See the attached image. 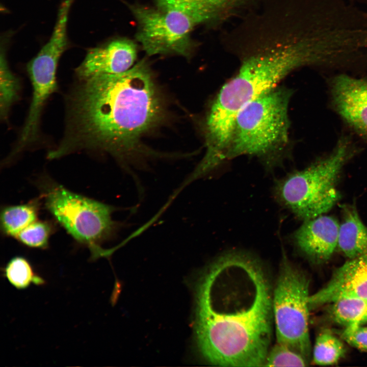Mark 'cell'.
Masks as SVG:
<instances>
[{"mask_svg":"<svg viewBox=\"0 0 367 367\" xmlns=\"http://www.w3.org/2000/svg\"><path fill=\"white\" fill-rule=\"evenodd\" d=\"M271 286L261 262L241 251L224 253L195 286L197 350L217 366H264L274 323Z\"/></svg>","mask_w":367,"mask_h":367,"instance_id":"1","label":"cell"},{"mask_svg":"<svg viewBox=\"0 0 367 367\" xmlns=\"http://www.w3.org/2000/svg\"><path fill=\"white\" fill-rule=\"evenodd\" d=\"M77 79L68 97L64 137L47 158L97 151L113 155L130 173L129 165L146 168L145 159L158 155L141 149L139 140L159 122L163 106L146 62L120 73Z\"/></svg>","mask_w":367,"mask_h":367,"instance_id":"2","label":"cell"},{"mask_svg":"<svg viewBox=\"0 0 367 367\" xmlns=\"http://www.w3.org/2000/svg\"><path fill=\"white\" fill-rule=\"evenodd\" d=\"M247 40L248 53L239 70L222 87L206 118V149L214 154L228 149L236 116L243 107L277 88L292 71L314 62L310 45L290 31L270 30Z\"/></svg>","mask_w":367,"mask_h":367,"instance_id":"3","label":"cell"},{"mask_svg":"<svg viewBox=\"0 0 367 367\" xmlns=\"http://www.w3.org/2000/svg\"><path fill=\"white\" fill-rule=\"evenodd\" d=\"M356 152L351 139L343 136L328 155L278 179L273 188L275 199L304 221L324 214L340 199L338 179Z\"/></svg>","mask_w":367,"mask_h":367,"instance_id":"4","label":"cell"},{"mask_svg":"<svg viewBox=\"0 0 367 367\" xmlns=\"http://www.w3.org/2000/svg\"><path fill=\"white\" fill-rule=\"evenodd\" d=\"M291 95L290 90L277 87L241 109L235 119L226 160L251 155L273 164L289 140Z\"/></svg>","mask_w":367,"mask_h":367,"instance_id":"5","label":"cell"},{"mask_svg":"<svg viewBox=\"0 0 367 367\" xmlns=\"http://www.w3.org/2000/svg\"><path fill=\"white\" fill-rule=\"evenodd\" d=\"M39 185L45 207L57 222L89 249L93 260L106 257L101 244L114 239L124 225L112 218L119 208L72 192L48 177Z\"/></svg>","mask_w":367,"mask_h":367,"instance_id":"6","label":"cell"},{"mask_svg":"<svg viewBox=\"0 0 367 367\" xmlns=\"http://www.w3.org/2000/svg\"><path fill=\"white\" fill-rule=\"evenodd\" d=\"M309 280L284 254L272 293L277 343L285 345L308 361L311 347L309 333Z\"/></svg>","mask_w":367,"mask_h":367,"instance_id":"7","label":"cell"},{"mask_svg":"<svg viewBox=\"0 0 367 367\" xmlns=\"http://www.w3.org/2000/svg\"><path fill=\"white\" fill-rule=\"evenodd\" d=\"M68 15L69 12L66 10L58 12L49 40L27 65L32 86V98L24 125L16 145L9 154L12 158L37 139L43 107L57 88L58 63L67 45Z\"/></svg>","mask_w":367,"mask_h":367,"instance_id":"8","label":"cell"},{"mask_svg":"<svg viewBox=\"0 0 367 367\" xmlns=\"http://www.w3.org/2000/svg\"><path fill=\"white\" fill-rule=\"evenodd\" d=\"M130 9L139 24L137 39L147 55L189 56L192 48L191 32L198 24L192 18L170 9L135 6Z\"/></svg>","mask_w":367,"mask_h":367,"instance_id":"9","label":"cell"},{"mask_svg":"<svg viewBox=\"0 0 367 367\" xmlns=\"http://www.w3.org/2000/svg\"><path fill=\"white\" fill-rule=\"evenodd\" d=\"M329 91L335 112L367 142V78L340 74L331 79Z\"/></svg>","mask_w":367,"mask_h":367,"instance_id":"10","label":"cell"},{"mask_svg":"<svg viewBox=\"0 0 367 367\" xmlns=\"http://www.w3.org/2000/svg\"><path fill=\"white\" fill-rule=\"evenodd\" d=\"M347 297L367 299V252L334 269L328 282L310 295L309 308L313 310Z\"/></svg>","mask_w":367,"mask_h":367,"instance_id":"11","label":"cell"},{"mask_svg":"<svg viewBox=\"0 0 367 367\" xmlns=\"http://www.w3.org/2000/svg\"><path fill=\"white\" fill-rule=\"evenodd\" d=\"M339 225L334 217L321 215L304 220L292 234V241L311 261L323 264L337 248Z\"/></svg>","mask_w":367,"mask_h":367,"instance_id":"12","label":"cell"},{"mask_svg":"<svg viewBox=\"0 0 367 367\" xmlns=\"http://www.w3.org/2000/svg\"><path fill=\"white\" fill-rule=\"evenodd\" d=\"M137 46L133 41L116 39L89 49L75 70L77 78L100 74H118L133 66Z\"/></svg>","mask_w":367,"mask_h":367,"instance_id":"13","label":"cell"},{"mask_svg":"<svg viewBox=\"0 0 367 367\" xmlns=\"http://www.w3.org/2000/svg\"><path fill=\"white\" fill-rule=\"evenodd\" d=\"M342 220L339 225L337 248L349 259L367 252V226L354 204L342 206Z\"/></svg>","mask_w":367,"mask_h":367,"instance_id":"14","label":"cell"},{"mask_svg":"<svg viewBox=\"0 0 367 367\" xmlns=\"http://www.w3.org/2000/svg\"><path fill=\"white\" fill-rule=\"evenodd\" d=\"M39 209V200L4 207L0 215L2 231L15 238L21 231L37 220Z\"/></svg>","mask_w":367,"mask_h":367,"instance_id":"15","label":"cell"},{"mask_svg":"<svg viewBox=\"0 0 367 367\" xmlns=\"http://www.w3.org/2000/svg\"><path fill=\"white\" fill-rule=\"evenodd\" d=\"M328 316L344 328L367 323V299L356 297L340 298L327 305Z\"/></svg>","mask_w":367,"mask_h":367,"instance_id":"16","label":"cell"},{"mask_svg":"<svg viewBox=\"0 0 367 367\" xmlns=\"http://www.w3.org/2000/svg\"><path fill=\"white\" fill-rule=\"evenodd\" d=\"M343 342L330 331L325 330L317 337L312 351L313 362L320 365L337 363L345 355Z\"/></svg>","mask_w":367,"mask_h":367,"instance_id":"17","label":"cell"},{"mask_svg":"<svg viewBox=\"0 0 367 367\" xmlns=\"http://www.w3.org/2000/svg\"><path fill=\"white\" fill-rule=\"evenodd\" d=\"M20 82L10 70L4 51L2 49L0 60V115L7 119L10 109L19 98Z\"/></svg>","mask_w":367,"mask_h":367,"instance_id":"18","label":"cell"},{"mask_svg":"<svg viewBox=\"0 0 367 367\" xmlns=\"http://www.w3.org/2000/svg\"><path fill=\"white\" fill-rule=\"evenodd\" d=\"M4 276L15 288L23 290L31 283L41 285L44 280L35 274L29 261L22 256L11 258L4 268Z\"/></svg>","mask_w":367,"mask_h":367,"instance_id":"19","label":"cell"},{"mask_svg":"<svg viewBox=\"0 0 367 367\" xmlns=\"http://www.w3.org/2000/svg\"><path fill=\"white\" fill-rule=\"evenodd\" d=\"M158 8L179 11L198 24L225 16L219 11L193 0H156Z\"/></svg>","mask_w":367,"mask_h":367,"instance_id":"20","label":"cell"},{"mask_svg":"<svg viewBox=\"0 0 367 367\" xmlns=\"http://www.w3.org/2000/svg\"><path fill=\"white\" fill-rule=\"evenodd\" d=\"M54 229L53 224L49 222L36 220L21 231L15 238L26 246L45 249L48 246Z\"/></svg>","mask_w":367,"mask_h":367,"instance_id":"21","label":"cell"},{"mask_svg":"<svg viewBox=\"0 0 367 367\" xmlns=\"http://www.w3.org/2000/svg\"><path fill=\"white\" fill-rule=\"evenodd\" d=\"M308 362L299 352L285 345L277 343L270 348L264 366H305Z\"/></svg>","mask_w":367,"mask_h":367,"instance_id":"22","label":"cell"},{"mask_svg":"<svg viewBox=\"0 0 367 367\" xmlns=\"http://www.w3.org/2000/svg\"><path fill=\"white\" fill-rule=\"evenodd\" d=\"M340 336L350 346L367 352V327L363 325L344 328Z\"/></svg>","mask_w":367,"mask_h":367,"instance_id":"23","label":"cell"},{"mask_svg":"<svg viewBox=\"0 0 367 367\" xmlns=\"http://www.w3.org/2000/svg\"><path fill=\"white\" fill-rule=\"evenodd\" d=\"M211 8L222 13L224 16L233 12L241 7L248 4L251 0H193Z\"/></svg>","mask_w":367,"mask_h":367,"instance_id":"24","label":"cell"}]
</instances>
